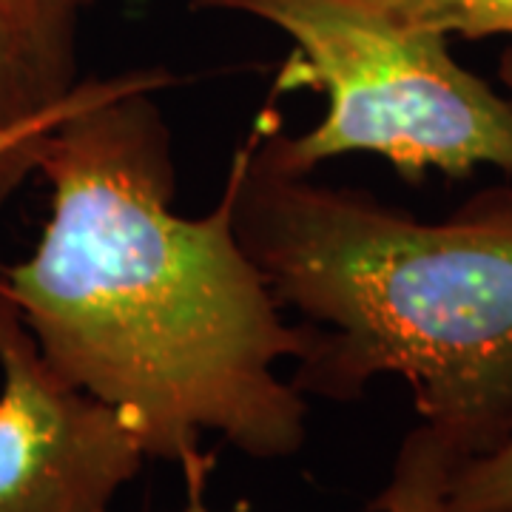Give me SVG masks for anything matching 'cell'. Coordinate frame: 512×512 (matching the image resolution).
Here are the masks:
<instances>
[{"label": "cell", "mask_w": 512, "mask_h": 512, "mask_svg": "<svg viewBox=\"0 0 512 512\" xmlns=\"http://www.w3.org/2000/svg\"><path fill=\"white\" fill-rule=\"evenodd\" d=\"M194 12H231L291 37L279 89L325 94V117L305 134L268 140L282 163L313 174L342 154H376L419 183L430 171L470 177L490 165L512 174V100L461 66L450 37L404 29L370 0H188Z\"/></svg>", "instance_id": "obj_3"}, {"label": "cell", "mask_w": 512, "mask_h": 512, "mask_svg": "<svg viewBox=\"0 0 512 512\" xmlns=\"http://www.w3.org/2000/svg\"><path fill=\"white\" fill-rule=\"evenodd\" d=\"M63 94H52L18 40L0 26V128L29 120Z\"/></svg>", "instance_id": "obj_10"}, {"label": "cell", "mask_w": 512, "mask_h": 512, "mask_svg": "<svg viewBox=\"0 0 512 512\" xmlns=\"http://www.w3.org/2000/svg\"><path fill=\"white\" fill-rule=\"evenodd\" d=\"M262 109L234 148V231L279 308L311 325L302 396L350 402L399 376L421 424L461 461L487 453L512 416V185L441 222L359 188L316 183L276 157Z\"/></svg>", "instance_id": "obj_2"}, {"label": "cell", "mask_w": 512, "mask_h": 512, "mask_svg": "<svg viewBox=\"0 0 512 512\" xmlns=\"http://www.w3.org/2000/svg\"><path fill=\"white\" fill-rule=\"evenodd\" d=\"M174 83H177L174 72H168L163 66L128 69V72L109 74V77L77 80L63 97H57L55 103L32 114L29 120L0 128V200L9 197L35 171L37 151L49 137V131H55L60 123H66L74 114H80L94 103H103L109 97H117V94L140 92V89L165 92Z\"/></svg>", "instance_id": "obj_5"}, {"label": "cell", "mask_w": 512, "mask_h": 512, "mask_svg": "<svg viewBox=\"0 0 512 512\" xmlns=\"http://www.w3.org/2000/svg\"><path fill=\"white\" fill-rule=\"evenodd\" d=\"M0 26H3V23H0Z\"/></svg>", "instance_id": "obj_12"}, {"label": "cell", "mask_w": 512, "mask_h": 512, "mask_svg": "<svg viewBox=\"0 0 512 512\" xmlns=\"http://www.w3.org/2000/svg\"><path fill=\"white\" fill-rule=\"evenodd\" d=\"M461 458L424 424L404 436L393 461V473L382 493L373 498V512H450L447 490ZM205 481L188 478V501L180 512H211L205 504Z\"/></svg>", "instance_id": "obj_6"}, {"label": "cell", "mask_w": 512, "mask_h": 512, "mask_svg": "<svg viewBox=\"0 0 512 512\" xmlns=\"http://www.w3.org/2000/svg\"><path fill=\"white\" fill-rule=\"evenodd\" d=\"M92 0H0V23L43 83L63 94L77 83V29Z\"/></svg>", "instance_id": "obj_7"}, {"label": "cell", "mask_w": 512, "mask_h": 512, "mask_svg": "<svg viewBox=\"0 0 512 512\" xmlns=\"http://www.w3.org/2000/svg\"><path fill=\"white\" fill-rule=\"evenodd\" d=\"M498 77H501V83H504V89L510 92L512 100V46L501 55V63H498Z\"/></svg>", "instance_id": "obj_11"}, {"label": "cell", "mask_w": 512, "mask_h": 512, "mask_svg": "<svg viewBox=\"0 0 512 512\" xmlns=\"http://www.w3.org/2000/svg\"><path fill=\"white\" fill-rule=\"evenodd\" d=\"M447 504L450 512H512V416L487 453L458 464Z\"/></svg>", "instance_id": "obj_9"}, {"label": "cell", "mask_w": 512, "mask_h": 512, "mask_svg": "<svg viewBox=\"0 0 512 512\" xmlns=\"http://www.w3.org/2000/svg\"><path fill=\"white\" fill-rule=\"evenodd\" d=\"M146 458L117 407L46 362L0 285V512H109Z\"/></svg>", "instance_id": "obj_4"}, {"label": "cell", "mask_w": 512, "mask_h": 512, "mask_svg": "<svg viewBox=\"0 0 512 512\" xmlns=\"http://www.w3.org/2000/svg\"><path fill=\"white\" fill-rule=\"evenodd\" d=\"M151 89L94 103L37 151L49 220L0 285L57 373L117 407L183 478L202 436L256 461L296 456L308 402L276 367L311 348L234 231V180L202 217L174 208V143Z\"/></svg>", "instance_id": "obj_1"}, {"label": "cell", "mask_w": 512, "mask_h": 512, "mask_svg": "<svg viewBox=\"0 0 512 512\" xmlns=\"http://www.w3.org/2000/svg\"><path fill=\"white\" fill-rule=\"evenodd\" d=\"M404 29L441 37H512V0H370Z\"/></svg>", "instance_id": "obj_8"}]
</instances>
